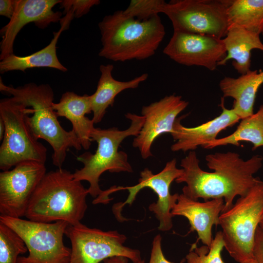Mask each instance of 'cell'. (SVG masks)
I'll return each mask as SVG.
<instances>
[{"mask_svg":"<svg viewBox=\"0 0 263 263\" xmlns=\"http://www.w3.org/2000/svg\"><path fill=\"white\" fill-rule=\"evenodd\" d=\"M205 160L213 172L202 169L196 152L190 151L181 160L184 172L175 182L186 183L182 193L193 200L223 198V212L232 206L236 196L244 195L261 181L253 176L262 167L263 158L260 155L244 160L236 152H216L206 155Z\"/></svg>","mask_w":263,"mask_h":263,"instance_id":"cell-1","label":"cell"},{"mask_svg":"<svg viewBox=\"0 0 263 263\" xmlns=\"http://www.w3.org/2000/svg\"><path fill=\"white\" fill-rule=\"evenodd\" d=\"M98 26L102 44L98 55L115 62L152 56L166 34L159 15L139 20L126 16L123 10L105 16Z\"/></svg>","mask_w":263,"mask_h":263,"instance_id":"cell-2","label":"cell"},{"mask_svg":"<svg viewBox=\"0 0 263 263\" xmlns=\"http://www.w3.org/2000/svg\"><path fill=\"white\" fill-rule=\"evenodd\" d=\"M88 189L73 173L61 168L46 172L30 201L25 217L43 223L65 221L75 225L87 208Z\"/></svg>","mask_w":263,"mask_h":263,"instance_id":"cell-3","label":"cell"},{"mask_svg":"<svg viewBox=\"0 0 263 263\" xmlns=\"http://www.w3.org/2000/svg\"><path fill=\"white\" fill-rule=\"evenodd\" d=\"M0 91L16 98L31 109L32 116L27 114V124L34 136L45 140L51 146L54 165L61 168L70 148L77 151L82 149L74 132L67 131L61 126L53 108L54 93L48 84L29 83L14 87L5 85L0 77Z\"/></svg>","mask_w":263,"mask_h":263,"instance_id":"cell-4","label":"cell"},{"mask_svg":"<svg viewBox=\"0 0 263 263\" xmlns=\"http://www.w3.org/2000/svg\"><path fill=\"white\" fill-rule=\"evenodd\" d=\"M125 116L131 121L130 127L120 131L115 127L108 129L95 128L91 132L92 141H95L97 148L94 153L86 151L78 156L77 160L83 164L76 169L73 175L77 181H86L90 184L89 194L94 198L102 194L99 185V178L106 171L110 172H128L133 170L128 161L127 154L118 150L122 142L130 136H136L145 121L142 115L127 113Z\"/></svg>","mask_w":263,"mask_h":263,"instance_id":"cell-5","label":"cell"},{"mask_svg":"<svg viewBox=\"0 0 263 263\" xmlns=\"http://www.w3.org/2000/svg\"><path fill=\"white\" fill-rule=\"evenodd\" d=\"M263 214V181L240 196L228 210L222 212L219 224L225 247L236 262L253 257L256 232Z\"/></svg>","mask_w":263,"mask_h":263,"instance_id":"cell-6","label":"cell"},{"mask_svg":"<svg viewBox=\"0 0 263 263\" xmlns=\"http://www.w3.org/2000/svg\"><path fill=\"white\" fill-rule=\"evenodd\" d=\"M31 109L12 96L0 101V118L5 125V132L0 147V169L9 170L24 161L45 164L46 148L30 131L26 121Z\"/></svg>","mask_w":263,"mask_h":263,"instance_id":"cell-7","label":"cell"},{"mask_svg":"<svg viewBox=\"0 0 263 263\" xmlns=\"http://www.w3.org/2000/svg\"><path fill=\"white\" fill-rule=\"evenodd\" d=\"M0 222L15 231L27 247L28 255L19 256L17 263H69L71 249L63 240L68 223H43L2 216Z\"/></svg>","mask_w":263,"mask_h":263,"instance_id":"cell-8","label":"cell"},{"mask_svg":"<svg viewBox=\"0 0 263 263\" xmlns=\"http://www.w3.org/2000/svg\"><path fill=\"white\" fill-rule=\"evenodd\" d=\"M230 0H177L165 3L162 13L173 31L224 38L229 27L227 8Z\"/></svg>","mask_w":263,"mask_h":263,"instance_id":"cell-9","label":"cell"},{"mask_svg":"<svg viewBox=\"0 0 263 263\" xmlns=\"http://www.w3.org/2000/svg\"><path fill=\"white\" fill-rule=\"evenodd\" d=\"M65 234L71 244L68 263H99L114 256L126 257L133 263L142 260L140 251L125 246L127 237L117 230L90 228L80 222L69 225Z\"/></svg>","mask_w":263,"mask_h":263,"instance_id":"cell-10","label":"cell"},{"mask_svg":"<svg viewBox=\"0 0 263 263\" xmlns=\"http://www.w3.org/2000/svg\"><path fill=\"white\" fill-rule=\"evenodd\" d=\"M46 173L45 164L28 161L0 173V216H25L31 198Z\"/></svg>","mask_w":263,"mask_h":263,"instance_id":"cell-11","label":"cell"},{"mask_svg":"<svg viewBox=\"0 0 263 263\" xmlns=\"http://www.w3.org/2000/svg\"><path fill=\"white\" fill-rule=\"evenodd\" d=\"M183 172V169L177 168L175 158L168 162L164 168L157 174H153L149 169L145 168L140 172L138 184L131 187H120L121 190L128 189L129 195L120 206H113V213L116 212L120 208L121 209L126 204H132L140 190L149 188L158 196L157 201L150 204L149 209L155 214L159 221L158 229L162 231L170 230L173 226L171 210L177 201L179 194H171L170 186Z\"/></svg>","mask_w":263,"mask_h":263,"instance_id":"cell-12","label":"cell"},{"mask_svg":"<svg viewBox=\"0 0 263 263\" xmlns=\"http://www.w3.org/2000/svg\"><path fill=\"white\" fill-rule=\"evenodd\" d=\"M163 52L178 64L203 67L211 71L226 55L223 38L176 31Z\"/></svg>","mask_w":263,"mask_h":263,"instance_id":"cell-13","label":"cell"},{"mask_svg":"<svg viewBox=\"0 0 263 263\" xmlns=\"http://www.w3.org/2000/svg\"><path fill=\"white\" fill-rule=\"evenodd\" d=\"M188 105L181 96L171 94L142 107L141 114L145 121L132 145L139 150L143 159L152 156L151 146L157 137L165 133L173 132L177 116Z\"/></svg>","mask_w":263,"mask_h":263,"instance_id":"cell-14","label":"cell"},{"mask_svg":"<svg viewBox=\"0 0 263 263\" xmlns=\"http://www.w3.org/2000/svg\"><path fill=\"white\" fill-rule=\"evenodd\" d=\"M61 0H16L15 12L8 23L0 30V60L14 54L17 36L26 24L34 22L40 29L61 20L62 13L54 12L53 7Z\"/></svg>","mask_w":263,"mask_h":263,"instance_id":"cell-15","label":"cell"},{"mask_svg":"<svg viewBox=\"0 0 263 263\" xmlns=\"http://www.w3.org/2000/svg\"><path fill=\"white\" fill-rule=\"evenodd\" d=\"M224 97L221 99V114L206 123L194 127H186L182 125L181 120L186 115L177 118L171 134L175 143L171 146L172 151H195L199 147H204L207 143L216 139L222 131L231 127L241 119L233 109H227L224 106Z\"/></svg>","mask_w":263,"mask_h":263,"instance_id":"cell-16","label":"cell"},{"mask_svg":"<svg viewBox=\"0 0 263 263\" xmlns=\"http://www.w3.org/2000/svg\"><path fill=\"white\" fill-rule=\"evenodd\" d=\"M225 206L223 198H216L200 202L190 199L183 193L179 194L173 207L172 217H186L190 225L189 232L196 231L197 243L199 240L204 245L210 247L212 242V228L219 225V216Z\"/></svg>","mask_w":263,"mask_h":263,"instance_id":"cell-17","label":"cell"},{"mask_svg":"<svg viewBox=\"0 0 263 263\" xmlns=\"http://www.w3.org/2000/svg\"><path fill=\"white\" fill-rule=\"evenodd\" d=\"M53 108L58 117H65L71 122L72 130L82 147L88 150L92 141L91 134L95 128L93 119L85 116L92 112L91 95H79L73 92H66L58 102L53 103Z\"/></svg>","mask_w":263,"mask_h":263,"instance_id":"cell-18","label":"cell"},{"mask_svg":"<svg viewBox=\"0 0 263 263\" xmlns=\"http://www.w3.org/2000/svg\"><path fill=\"white\" fill-rule=\"evenodd\" d=\"M263 84V71L250 70L237 78L225 76L219 83L224 98L234 99L233 107L241 119L254 113V105L259 88Z\"/></svg>","mask_w":263,"mask_h":263,"instance_id":"cell-19","label":"cell"},{"mask_svg":"<svg viewBox=\"0 0 263 263\" xmlns=\"http://www.w3.org/2000/svg\"><path fill=\"white\" fill-rule=\"evenodd\" d=\"M113 66L111 64H102L99 67L101 75L96 90L91 95L92 119L94 124L102 121L107 109L113 106L118 94L126 89L137 88L148 77V74L144 73L129 81H121L113 77Z\"/></svg>","mask_w":263,"mask_h":263,"instance_id":"cell-20","label":"cell"},{"mask_svg":"<svg viewBox=\"0 0 263 263\" xmlns=\"http://www.w3.org/2000/svg\"><path fill=\"white\" fill-rule=\"evenodd\" d=\"M226 55L218 64L225 65L232 59V65L237 72L244 75L249 71L251 66V52L258 49L263 52V43L260 35L241 27L229 25L225 37L223 38Z\"/></svg>","mask_w":263,"mask_h":263,"instance_id":"cell-21","label":"cell"},{"mask_svg":"<svg viewBox=\"0 0 263 263\" xmlns=\"http://www.w3.org/2000/svg\"><path fill=\"white\" fill-rule=\"evenodd\" d=\"M61 27L57 32H54V37L45 47L26 56L10 55L0 61V73L19 70L25 72L28 69L47 67L54 68L63 72L67 69L59 61L56 55V44L59 37L69 24L66 21L60 22Z\"/></svg>","mask_w":263,"mask_h":263,"instance_id":"cell-22","label":"cell"},{"mask_svg":"<svg viewBox=\"0 0 263 263\" xmlns=\"http://www.w3.org/2000/svg\"><path fill=\"white\" fill-rule=\"evenodd\" d=\"M243 141L249 142L253 145L252 150L263 146V104L260 106L256 113L241 119L232 133L216 139L203 148L210 149L229 144L239 147L240 142Z\"/></svg>","mask_w":263,"mask_h":263,"instance_id":"cell-23","label":"cell"},{"mask_svg":"<svg viewBox=\"0 0 263 263\" xmlns=\"http://www.w3.org/2000/svg\"><path fill=\"white\" fill-rule=\"evenodd\" d=\"M227 16L229 26L236 25L259 35L263 31V0H230Z\"/></svg>","mask_w":263,"mask_h":263,"instance_id":"cell-24","label":"cell"},{"mask_svg":"<svg viewBox=\"0 0 263 263\" xmlns=\"http://www.w3.org/2000/svg\"><path fill=\"white\" fill-rule=\"evenodd\" d=\"M27 251L21 237L10 227L0 222V263H17L19 255Z\"/></svg>","mask_w":263,"mask_h":263,"instance_id":"cell-25","label":"cell"},{"mask_svg":"<svg viewBox=\"0 0 263 263\" xmlns=\"http://www.w3.org/2000/svg\"><path fill=\"white\" fill-rule=\"evenodd\" d=\"M225 244L222 231L216 233L210 247L203 245L197 247V242L193 244L186 256L187 263H225L221 253Z\"/></svg>","mask_w":263,"mask_h":263,"instance_id":"cell-26","label":"cell"},{"mask_svg":"<svg viewBox=\"0 0 263 263\" xmlns=\"http://www.w3.org/2000/svg\"><path fill=\"white\" fill-rule=\"evenodd\" d=\"M163 0H132L123 11L126 16L139 20H147L162 13Z\"/></svg>","mask_w":263,"mask_h":263,"instance_id":"cell-27","label":"cell"},{"mask_svg":"<svg viewBox=\"0 0 263 263\" xmlns=\"http://www.w3.org/2000/svg\"><path fill=\"white\" fill-rule=\"evenodd\" d=\"M100 3L99 0H63L59 4L60 8L63 9V13L71 14L74 18H79Z\"/></svg>","mask_w":263,"mask_h":263,"instance_id":"cell-28","label":"cell"},{"mask_svg":"<svg viewBox=\"0 0 263 263\" xmlns=\"http://www.w3.org/2000/svg\"><path fill=\"white\" fill-rule=\"evenodd\" d=\"M184 260L180 263H183ZM149 263H173L165 257L162 249V237L158 234L153 238Z\"/></svg>","mask_w":263,"mask_h":263,"instance_id":"cell-29","label":"cell"},{"mask_svg":"<svg viewBox=\"0 0 263 263\" xmlns=\"http://www.w3.org/2000/svg\"><path fill=\"white\" fill-rule=\"evenodd\" d=\"M253 255L259 263H263V231L259 226L255 236Z\"/></svg>","mask_w":263,"mask_h":263,"instance_id":"cell-30","label":"cell"},{"mask_svg":"<svg viewBox=\"0 0 263 263\" xmlns=\"http://www.w3.org/2000/svg\"><path fill=\"white\" fill-rule=\"evenodd\" d=\"M16 0H0V15L11 19L15 10Z\"/></svg>","mask_w":263,"mask_h":263,"instance_id":"cell-31","label":"cell"},{"mask_svg":"<svg viewBox=\"0 0 263 263\" xmlns=\"http://www.w3.org/2000/svg\"><path fill=\"white\" fill-rule=\"evenodd\" d=\"M104 263H128V259L122 256H114L105 259ZM137 263H145L144 260H141Z\"/></svg>","mask_w":263,"mask_h":263,"instance_id":"cell-32","label":"cell"},{"mask_svg":"<svg viewBox=\"0 0 263 263\" xmlns=\"http://www.w3.org/2000/svg\"><path fill=\"white\" fill-rule=\"evenodd\" d=\"M5 132V125L2 119L0 118V140H2Z\"/></svg>","mask_w":263,"mask_h":263,"instance_id":"cell-33","label":"cell"},{"mask_svg":"<svg viewBox=\"0 0 263 263\" xmlns=\"http://www.w3.org/2000/svg\"><path fill=\"white\" fill-rule=\"evenodd\" d=\"M240 263H259L257 260L254 258L252 257L250 258L247 259Z\"/></svg>","mask_w":263,"mask_h":263,"instance_id":"cell-34","label":"cell"},{"mask_svg":"<svg viewBox=\"0 0 263 263\" xmlns=\"http://www.w3.org/2000/svg\"><path fill=\"white\" fill-rule=\"evenodd\" d=\"M259 226L261 228V229L262 230V231H263V215H262V216L261 217V219L260 220Z\"/></svg>","mask_w":263,"mask_h":263,"instance_id":"cell-35","label":"cell"},{"mask_svg":"<svg viewBox=\"0 0 263 263\" xmlns=\"http://www.w3.org/2000/svg\"><path fill=\"white\" fill-rule=\"evenodd\" d=\"M262 35H263V32H262Z\"/></svg>","mask_w":263,"mask_h":263,"instance_id":"cell-36","label":"cell"}]
</instances>
